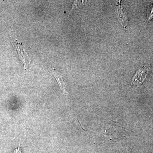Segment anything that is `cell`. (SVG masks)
<instances>
[{
  "label": "cell",
  "instance_id": "1",
  "mask_svg": "<svg viewBox=\"0 0 153 153\" xmlns=\"http://www.w3.org/2000/svg\"><path fill=\"white\" fill-rule=\"evenodd\" d=\"M148 71L149 68L147 66L142 67L137 71L132 79V82L134 85L137 86L141 85L147 75Z\"/></svg>",
  "mask_w": 153,
  "mask_h": 153
},
{
  "label": "cell",
  "instance_id": "2",
  "mask_svg": "<svg viewBox=\"0 0 153 153\" xmlns=\"http://www.w3.org/2000/svg\"><path fill=\"white\" fill-rule=\"evenodd\" d=\"M116 10L119 22L122 25H123V26L126 27L128 22V19L127 16L126 15L123 8L121 6L120 1H119L117 5Z\"/></svg>",
  "mask_w": 153,
  "mask_h": 153
},
{
  "label": "cell",
  "instance_id": "3",
  "mask_svg": "<svg viewBox=\"0 0 153 153\" xmlns=\"http://www.w3.org/2000/svg\"><path fill=\"white\" fill-rule=\"evenodd\" d=\"M53 71L55 79L57 80V82H58V84H59L61 90L64 92V93L67 94V92H66V85H65V83L63 82V79H62V77L60 75L56 74L54 68L53 69Z\"/></svg>",
  "mask_w": 153,
  "mask_h": 153
},
{
  "label": "cell",
  "instance_id": "4",
  "mask_svg": "<svg viewBox=\"0 0 153 153\" xmlns=\"http://www.w3.org/2000/svg\"><path fill=\"white\" fill-rule=\"evenodd\" d=\"M147 18L148 21H150L153 19V1L150 3L148 7Z\"/></svg>",
  "mask_w": 153,
  "mask_h": 153
}]
</instances>
